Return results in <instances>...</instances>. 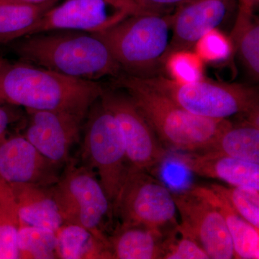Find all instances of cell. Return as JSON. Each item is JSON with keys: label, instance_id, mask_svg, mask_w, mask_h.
<instances>
[{"label": "cell", "instance_id": "cell-1", "mask_svg": "<svg viewBox=\"0 0 259 259\" xmlns=\"http://www.w3.org/2000/svg\"><path fill=\"white\" fill-rule=\"evenodd\" d=\"M21 61L70 78L97 81L122 73L106 44L91 32L56 30L10 42Z\"/></svg>", "mask_w": 259, "mask_h": 259}, {"label": "cell", "instance_id": "cell-2", "mask_svg": "<svg viewBox=\"0 0 259 259\" xmlns=\"http://www.w3.org/2000/svg\"><path fill=\"white\" fill-rule=\"evenodd\" d=\"M102 90L97 81L68 77L23 61L0 59V103L5 105L87 115Z\"/></svg>", "mask_w": 259, "mask_h": 259}, {"label": "cell", "instance_id": "cell-3", "mask_svg": "<svg viewBox=\"0 0 259 259\" xmlns=\"http://www.w3.org/2000/svg\"><path fill=\"white\" fill-rule=\"evenodd\" d=\"M114 84L129 95L168 151H201L212 144L232 124L226 119L194 115L136 76L122 72L115 78Z\"/></svg>", "mask_w": 259, "mask_h": 259}, {"label": "cell", "instance_id": "cell-4", "mask_svg": "<svg viewBox=\"0 0 259 259\" xmlns=\"http://www.w3.org/2000/svg\"><path fill=\"white\" fill-rule=\"evenodd\" d=\"M105 42L126 74L158 75L164 66L172 35V14L130 15L110 28L95 32Z\"/></svg>", "mask_w": 259, "mask_h": 259}, {"label": "cell", "instance_id": "cell-5", "mask_svg": "<svg viewBox=\"0 0 259 259\" xmlns=\"http://www.w3.org/2000/svg\"><path fill=\"white\" fill-rule=\"evenodd\" d=\"M138 78L194 115L226 120L242 115L245 120L259 124V95L255 87L218 82L204 78L181 82L158 74Z\"/></svg>", "mask_w": 259, "mask_h": 259}, {"label": "cell", "instance_id": "cell-6", "mask_svg": "<svg viewBox=\"0 0 259 259\" xmlns=\"http://www.w3.org/2000/svg\"><path fill=\"white\" fill-rule=\"evenodd\" d=\"M82 164L96 175L113 205L127 170L125 143L115 116L95 100L83 125Z\"/></svg>", "mask_w": 259, "mask_h": 259}, {"label": "cell", "instance_id": "cell-7", "mask_svg": "<svg viewBox=\"0 0 259 259\" xmlns=\"http://www.w3.org/2000/svg\"><path fill=\"white\" fill-rule=\"evenodd\" d=\"M50 188L64 223L83 227L109 245L107 231L114 218L112 206L90 168L70 160Z\"/></svg>", "mask_w": 259, "mask_h": 259}, {"label": "cell", "instance_id": "cell-8", "mask_svg": "<svg viewBox=\"0 0 259 259\" xmlns=\"http://www.w3.org/2000/svg\"><path fill=\"white\" fill-rule=\"evenodd\" d=\"M177 211L164 184L149 172L127 168L112 205L119 224L148 227L168 235L178 226Z\"/></svg>", "mask_w": 259, "mask_h": 259}, {"label": "cell", "instance_id": "cell-9", "mask_svg": "<svg viewBox=\"0 0 259 259\" xmlns=\"http://www.w3.org/2000/svg\"><path fill=\"white\" fill-rule=\"evenodd\" d=\"M172 195L182 220L178 229L195 240L209 258H235L226 221L214 203L210 187L192 186Z\"/></svg>", "mask_w": 259, "mask_h": 259}, {"label": "cell", "instance_id": "cell-10", "mask_svg": "<svg viewBox=\"0 0 259 259\" xmlns=\"http://www.w3.org/2000/svg\"><path fill=\"white\" fill-rule=\"evenodd\" d=\"M100 99L115 116L125 143L127 168L150 172L169 158L154 131L121 88H105Z\"/></svg>", "mask_w": 259, "mask_h": 259}, {"label": "cell", "instance_id": "cell-11", "mask_svg": "<svg viewBox=\"0 0 259 259\" xmlns=\"http://www.w3.org/2000/svg\"><path fill=\"white\" fill-rule=\"evenodd\" d=\"M137 14L141 13L115 0H64L47 10L23 36L56 30L95 33Z\"/></svg>", "mask_w": 259, "mask_h": 259}, {"label": "cell", "instance_id": "cell-12", "mask_svg": "<svg viewBox=\"0 0 259 259\" xmlns=\"http://www.w3.org/2000/svg\"><path fill=\"white\" fill-rule=\"evenodd\" d=\"M27 139L51 161L61 166L79 142L87 115L65 110H26Z\"/></svg>", "mask_w": 259, "mask_h": 259}, {"label": "cell", "instance_id": "cell-13", "mask_svg": "<svg viewBox=\"0 0 259 259\" xmlns=\"http://www.w3.org/2000/svg\"><path fill=\"white\" fill-rule=\"evenodd\" d=\"M59 165L44 156L24 136L0 139V180L8 185L50 187L61 175Z\"/></svg>", "mask_w": 259, "mask_h": 259}, {"label": "cell", "instance_id": "cell-14", "mask_svg": "<svg viewBox=\"0 0 259 259\" xmlns=\"http://www.w3.org/2000/svg\"><path fill=\"white\" fill-rule=\"evenodd\" d=\"M235 2L188 0L177 7L172 14L171 40L167 57L177 51H190L205 34L216 30L231 13Z\"/></svg>", "mask_w": 259, "mask_h": 259}, {"label": "cell", "instance_id": "cell-15", "mask_svg": "<svg viewBox=\"0 0 259 259\" xmlns=\"http://www.w3.org/2000/svg\"><path fill=\"white\" fill-rule=\"evenodd\" d=\"M171 158L197 176L259 190V163L211 152L174 153Z\"/></svg>", "mask_w": 259, "mask_h": 259}, {"label": "cell", "instance_id": "cell-16", "mask_svg": "<svg viewBox=\"0 0 259 259\" xmlns=\"http://www.w3.org/2000/svg\"><path fill=\"white\" fill-rule=\"evenodd\" d=\"M9 185L14 194L22 223L56 232L64 224L51 186L25 183Z\"/></svg>", "mask_w": 259, "mask_h": 259}, {"label": "cell", "instance_id": "cell-17", "mask_svg": "<svg viewBox=\"0 0 259 259\" xmlns=\"http://www.w3.org/2000/svg\"><path fill=\"white\" fill-rule=\"evenodd\" d=\"M168 235L148 227L118 224L108 237L112 259L163 258Z\"/></svg>", "mask_w": 259, "mask_h": 259}, {"label": "cell", "instance_id": "cell-18", "mask_svg": "<svg viewBox=\"0 0 259 259\" xmlns=\"http://www.w3.org/2000/svg\"><path fill=\"white\" fill-rule=\"evenodd\" d=\"M196 152L219 153L259 163V124L248 120L232 123L212 144Z\"/></svg>", "mask_w": 259, "mask_h": 259}, {"label": "cell", "instance_id": "cell-19", "mask_svg": "<svg viewBox=\"0 0 259 259\" xmlns=\"http://www.w3.org/2000/svg\"><path fill=\"white\" fill-rule=\"evenodd\" d=\"M56 233L57 258L112 259L109 245L83 227L64 223Z\"/></svg>", "mask_w": 259, "mask_h": 259}, {"label": "cell", "instance_id": "cell-20", "mask_svg": "<svg viewBox=\"0 0 259 259\" xmlns=\"http://www.w3.org/2000/svg\"><path fill=\"white\" fill-rule=\"evenodd\" d=\"M209 187L214 203L226 221L233 242L235 258L258 259L259 229L240 215L214 185Z\"/></svg>", "mask_w": 259, "mask_h": 259}, {"label": "cell", "instance_id": "cell-21", "mask_svg": "<svg viewBox=\"0 0 259 259\" xmlns=\"http://www.w3.org/2000/svg\"><path fill=\"white\" fill-rule=\"evenodd\" d=\"M242 64L250 77L259 79V22L254 14L238 12L230 37Z\"/></svg>", "mask_w": 259, "mask_h": 259}, {"label": "cell", "instance_id": "cell-22", "mask_svg": "<svg viewBox=\"0 0 259 259\" xmlns=\"http://www.w3.org/2000/svg\"><path fill=\"white\" fill-rule=\"evenodd\" d=\"M51 2L40 5L0 3V45L23 37L47 10L57 5Z\"/></svg>", "mask_w": 259, "mask_h": 259}, {"label": "cell", "instance_id": "cell-23", "mask_svg": "<svg viewBox=\"0 0 259 259\" xmlns=\"http://www.w3.org/2000/svg\"><path fill=\"white\" fill-rule=\"evenodd\" d=\"M23 224L10 186L0 180V259H18V235Z\"/></svg>", "mask_w": 259, "mask_h": 259}, {"label": "cell", "instance_id": "cell-24", "mask_svg": "<svg viewBox=\"0 0 259 259\" xmlns=\"http://www.w3.org/2000/svg\"><path fill=\"white\" fill-rule=\"evenodd\" d=\"M19 259L57 258L56 231L22 224L18 235Z\"/></svg>", "mask_w": 259, "mask_h": 259}, {"label": "cell", "instance_id": "cell-25", "mask_svg": "<svg viewBox=\"0 0 259 259\" xmlns=\"http://www.w3.org/2000/svg\"><path fill=\"white\" fill-rule=\"evenodd\" d=\"M214 186L240 215L259 229V190L250 187H227L215 184Z\"/></svg>", "mask_w": 259, "mask_h": 259}, {"label": "cell", "instance_id": "cell-26", "mask_svg": "<svg viewBox=\"0 0 259 259\" xmlns=\"http://www.w3.org/2000/svg\"><path fill=\"white\" fill-rule=\"evenodd\" d=\"M202 61L196 53L181 51L170 54L164 66L171 79L181 82H191L203 78Z\"/></svg>", "mask_w": 259, "mask_h": 259}, {"label": "cell", "instance_id": "cell-27", "mask_svg": "<svg viewBox=\"0 0 259 259\" xmlns=\"http://www.w3.org/2000/svg\"><path fill=\"white\" fill-rule=\"evenodd\" d=\"M177 227L165 240L163 259H209L198 243Z\"/></svg>", "mask_w": 259, "mask_h": 259}, {"label": "cell", "instance_id": "cell-28", "mask_svg": "<svg viewBox=\"0 0 259 259\" xmlns=\"http://www.w3.org/2000/svg\"><path fill=\"white\" fill-rule=\"evenodd\" d=\"M197 55L206 61H220L228 59L233 50L230 39L216 30L207 32L194 46Z\"/></svg>", "mask_w": 259, "mask_h": 259}, {"label": "cell", "instance_id": "cell-29", "mask_svg": "<svg viewBox=\"0 0 259 259\" xmlns=\"http://www.w3.org/2000/svg\"><path fill=\"white\" fill-rule=\"evenodd\" d=\"M140 5L152 13H161V9L168 7H178L188 0H136Z\"/></svg>", "mask_w": 259, "mask_h": 259}, {"label": "cell", "instance_id": "cell-30", "mask_svg": "<svg viewBox=\"0 0 259 259\" xmlns=\"http://www.w3.org/2000/svg\"><path fill=\"white\" fill-rule=\"evenodd\" d=\"M10 105L0 103V139L5 137L10 124L14 120L15 116L8 108Z\"/></svg>", "mask_w": 259, "mask_h": 259}, {"label": "cell", "instance_id": "cell-31", "mask_svg": "<svg viewBox=\"0 0 259 259\" xmlns=\"http://www.w3.org/2000/svg\"><path fill=\"white\" fill-rule=\"evenodd\" d=\"M259 0H239L238 12L254 14V11L258 8Z\"/></svg>", "mask_w": 259, "mask_h": 259}, {"label": "cell", "instance_id": "cell-32", "mask_svg": "<svg viewBox=\"0 0 259 259\" xmlns=\"http://www.w3.org/2000/svg\"><path fill=\"white\" fill-rule=\"evenodd\" d=\"M61 0H0V3L3 4H21L29 5H40L51 2H59Z\"/></svg>", "mask_w": 259, "mask_h": 259}, {"label": "cell", "instance_id": "cell-33", "mask_svg": "<svg viewBox=\"0 0 259 259\" xmlns=\"http://www.w3.org/2000/svg\"><path fill=\"white\" fill-rule=\"evenodd\" d=\"M115 1L118 2L121 4L125 5L126 6L130 7V8H134L135 10H143L142 7L137 3L136 0H115Z\"/></svg>", "mask_w": 259, "mask_h": 259}]
</instances>
